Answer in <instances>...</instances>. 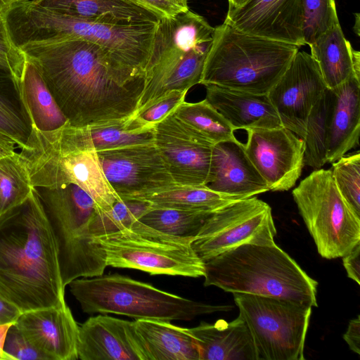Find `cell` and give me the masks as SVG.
<instances>
[{"mask_svg": "<svg viewBox=\"0 0 360 360\" xmlns=\"http://www.w3.org/2000/svg\"><path fill=\"white\" fill-rule=\"evenodd\" d=\"M74 127L132 117L145 77L103 46L72 38L20 50Z\"/></svg>", "mask_w": 360, "mask_h": 360, "instance_id": "6da1fadb", "label": "cell"}, {"mask_svg": "<svg viewBox=\"0 0 360 360\" xmlns=\"http://www.w3.org/2000/svg\"><path fill=\"white\" fill-rule=\"evenodd\" d=\"M0 295L22 313L66 304L55 240L34 188L0 214Z\"/></svg>", "mask_w": 360, "mask_h": 360, "instance_id": "7a4b0ae2", "label": "cell"}, {"mask_svg": "<svg viewBox=\"0 0 360 360\" xmlns=\"http://www.w3.org/2000/svg\"><path fill=\"white\" fill-rule=\"evenodd\" d=\"M157 23L109 24L77 19L33 0H20L12 11L9 29L20 49L80 38L103 46L145 77Z\"/></svg>", "mask_w": 360, "mask_h": 360, "instance_id": "3957f363", "label": "cell"}, {"mask_svg": "<svg viewBox=\"0 0 360 360\" xmlns=\"http://www.w3.org/2000/svg\"><path fill=\"white\" fill-rule=\"evenodd\" d=\"M205 286L317 307L318 283L276 244H243L205 262Z\"/></svg>", "mask_w": 360, "mask_h": 360, "instance_id": "277c9868", "label": "cell"}, {"mask_svg": "<svg viewBox=\"0 0 360 360\" xmlns=\"http://www.w3.org/2000/svg\"><path fill=\"white\" fill-rule=\"evenodd\" d=\"M299 47L243 32L223 23L214 27L200 84L267 94Z\"/></svg>", "mask_w": 360, "mask_h": 360, "instance_id": "5b68a950", "label": "cell"}, {"mask_svg": "<svg viewBox=\"0 0 360 360\" xmlns=\"http://www.w3.org/2000/svg\"><path fill=\"white\" fill-rule=\"evenodd\" d=\"M68 285L82 311L88 314H115L135 320L191 321L233 308L182 297L119 274L77 278Z\"/></svg>", "mask_w": 360, "mask_h": 360, "instance_id": "8992f818", "label": "cell"}, {"mask_svg": "<svg viewBox=\"0 0 360 360\" xmlns=\"http://www.w3.org/2000/svg\"><path fill=\"white\" fill-rule=\"evenodd\" d=\"M50 226L64 287L80 277L103 274L105 254L90 232L95 202L75 184L34 188Z\"/></svg>", "mask_w": 360, "mask_h": 360, "instance_id": "52a82bcc", "label": "cell"}, {"mask_svg": "<svg viewBox=\"0 0 360 360\" xmlns=\"http://www.w3.org/2000/svg\"><path fill=\"white\" fill-rule=\"evenodd\" d=\"M94 238L105 252L107 266L150 275L204 276L205 262L193 249L191 240L166 233L139 220Z\"/></svg>", "mask_w": 360, "mask_h": 360, "instance_id": "ba28073f", "label": "cell"}, {"mask_svg": "<svg viewBox=\"0 0 360 360\" xmlns=\"http://www.w3.org/2000/svg\"><path fill=\"white\" fill-rule=\"evenodd\" d=\"M292 194L322 257H342L360 242V217L341 196L330 169H314Z\"/></svg>", "mask_w": 360, "mask_h": 360, "instance_id": "9c48e42d", "label": "cell"}, {"mask_svg": "<svg viewBox=\"0 0 360 360\" xmlns=\"http://www.w3.org/2000/svg\"><path fill=\"white\" fill-rule=\"evenodd\" d=\"M252 338L257 360H303L311 307L294 300L233 293Z\"/></svg>", "mask_w": 360, "mask_h": 360, "instance_id": "30bf717a", "label": "cell"}, {"mask_svg": "<svg viewBox=\"0 0 360 360\" xmlns=\"http://www.w3.org/2000/svg\"><path fill=\"white\" fill-rule=\"evenodd\" d=\"M276 234L271 207L253 196L213 212L191 246L205 262L243 244L274 245Z\"/></svg>", "mask_w": 360, "mask_h": 360, "instance_id": "8fae6325", "label": "cell"}, {"mask_svg": "<svg viewBox=\"0 0 360 360\" xmlns=\"http://www.w3.org/2000/svg\"><path fill=\"white\" fill-rule=\"evenodd\" d=\"M214 30L202 16L190 9L161 18L155 27L141 98L149 100L169 85L188 52L212 40Z\"/></svg>", "mask_w": 360, "mask_h": 360, "instance_id": "7c38bea8", "label": "cell"}, {"mask_svg": "<svg viewBox=\"0 0 360 360\" xmlns=\"http://www.w3.org/2000/svg\"><path fill=\"white\" fill-rule=\"evenodd\" d=\"M154 143L174 182L205 186L214 143L171 112L153 128Z\"/></svg>", "mask_w": 360, "mask_h": 360, "instance_id": "4fadbf2b", "label": "cell"}, {"mask_svg": "<svg viewBox=\"0 0 360 360\" xmlns=\"http://www.w3.org/2000/svg\"><path fill=\"white\" fill-rule=\"evenodd\" d=\"M246 131L245 150L269 191L292 188L304 166V140L284 127L248 129Z\"/></svg>", "mask_w": 360, "mask_h": 360, "instance_id": "5bb4252c", "label": "cell"}, {"mask_svg": "<svg viewBox=\"0 0 360 360\" xmlns=\"http://www.w3.org/2000/svg\"><path fill=\"white\" fill-rule=\"evenodd\" d=\"M97 155L121 199L176 184L154 142L100 150Z\"/></svg>", "mask_w": 360, "mask_h": 360, "instance_id": "9a60e30c", "label": "cell"}, {"mask_svg": "<svg viewBox=\"0 0 360 360\" xmlns=\"http://www.w3.org/2000/svg\"><path fill=\"white\" fill-rule=\"evenodd\" d=\"M327 89L311 54L298 50L267 95L281 125L303 139L309 114Z\"/></svg>", "mask_w": 360, "mask_h": 360, "instance_id": "2e32d148", "label": "cell"}, {"mask_svg": "<svg viewBox=\"0 0 360 360\" xmlns=\"http://www.w3.org/2000/svg\"><path fill=\"white\" fill-rule=\"evenodd\" d=\"M224 22L248 34L305 45L302 0H248L238 7L229 6Z\"/></svg>", "mask_w": 360, "mask_h": 360, "instance_id": "e0dca14e", "label": "cell"}, {"mask_svg": "<svg viewBox=\"0 0 360 360\" xmlns=\"http://www.w3.org/2000/svg\"><path fill=\"white\" fill-rule=\"evenodd\" d=\"M77 354L82 360H148L134 321L105 314L79 326Z\"/></svg>", "mask_w": 360, "mask_h": 360, "instance_id": "ac0fdd59", "label": "cell"}, {"mask_svg": "<svg viewBox=\"0 0 360 360\" xmlns=\"http://www.w3.org/2000/svg\"><path fill=\"white\" fill-rule=\"evenodd\" d=\"M15 324L49 360L78 359L79 326L66 304L22 312Z\"/></svg>", "mask_w": 360, "mask_h": 360, "instance_id": "d6986e66", "label": "cell"}, {"mask_svg": "<svg viewBox=\"0 0 360 360\" xmlns=\"http://www.w3.org/2000/svg\"><path fill=\"white\" fill-rule=\"evenodd\" d=\"M205 186L238 199L269 191L266 182L248 157L244 144L237 139L214 145Z\"/></svg>", "mask_w": 360, "mask_h": 360, "instance_id": "ffe728a7", "label": "cell"}, {"mask_svg": "<svg viewBox=\"0 0 360 360\" xmlns=\"http://www.w3.org/2000/svg\"><path fill=\"white\" fill-rule=\"evenodd\" d=\"M205 99L234 130L283 127L267 94H256L207 84Z\"/></svg>", "mask_w": 360, "mask_h": 360, "instance_id": "44dd1931", "label": "cell"}, {"mask_svg": "<svg viewBox=\"0 0 360 360\" xmlns=\"http://www.w3.org/2000/svg\"><path fill=\"white\" fill-rule=\"evenodd\" d=\"M199 351L200 360H257L250 331L239 315L227 322H201L188 328Z\"/></svg>", "mask_w": 360, "mask_h": 360, "instance_id": "7402d4cb", "label": "cell"}, {"mask_svg": "<svg viewBox=\"0 0 360 360\" xmlns=\"http://www.w3.org/2000/svg\"><path fill=\"white\" fill-rule=\"evenodd\" d=\"M153 128L143 127L134 118H125L85 127H74L67 122L57 129V131L68 143L80 148L94 149L97 152L153 143Z\"/></svg>", "mask_w": 360, "mask_h": 360, "instance_id": "603a6c76", "label": "cell"}, {"mask_svg": "<svg viewBox=\"0 0 360 360\" xmlns=\"http://www.w3.org/2000/svg\"><path fill=\"white\" fill-rule=\"evenodd\" d=\"M334 94L327 145V162L333 163L359 146L360 77L353 76L331 89Z\"/></svg>", "mask_w": 360, "mask_h": 360, "instance_id": "cb8c5ba5", "label": "cell"}, {"mask_svg": "<svg viewBox=\"0 0 360 360\" xmlns=\"http://www.w3.org/2000/svg\"><path fill=\"white\" fill-rule=\"evenodd\" d=\"M70 18L109 24L157 23L161 19L130 0H33Z\"/></svg>", "mask_w": 360, "mask_h": 360, "instance_id": "d4e9b609", "label": "cell"}, {"mask_svg": "<svg viewBox=\"0 0 360 360\" xmlns=\"http://www.w3.org/2000/svg\"><path fill=\"white\" fill-rule=\"evenodd\" d=\"M323 79L329 89L353 76L360 77V53L352 49L337 23L309 45Z\"/></svg>", "mask_w": 360, "mask_h": 360, "instance_id": "484cf974", "label": "cell"}, {"mask_svg": "<svg viewBox=\"0 0 360 360\" xmlns=\"http://www.w3.org/2000/svg\"><path fill=\"white\" fill-rule=\"evenodd\" d=\"M134 324L148 360H200L188 328L158 319H136Z\"/></svg>", "mask_w": 360, "mask_h": 360, "instance_id": "4316f807", "label": "cell"}, {"mask_svg": "<svg viewBox=\"0 0 360 360\" xmlns=\"http://www.w3.org/2000/svg\"><path fill=\"white\" fill-rule=\"evenodd\" d=\"M20 86L32 127L40 131H52L68 122L40 72L27 58Z\"/></svg>", "mask_w": 360, "mask_h": 360, "instance_id": "83f0119b", "label": "cell"}, {"mask_svg": "<svg viewBox=\"0 0 360 360\" xmlns=\"http://www.w3.org/2000/svg\"><path fill=\"white\" fill-rule=\"evenodd\" d=\"M148 203L150 207L214 212L238 199L213 191L206 186L174 184L157 191L127 197Z\"/></svg>", "mask_w": 360, "mask_h": 360, "instance_id": "f1b7e54d", "label": "cell"}, {"mask_svg": "<svg viewBox=\"0 0 360 360\" xmlns=\"http://www.w3.org/2000/svg\"><path fill=\"white\" fill-rule=\"evenodd\" d=\"M32 129L20 82L0 65V133L11 138L21 149L26 145Z\"/></svg>", "mask_w": 360, "mask_h": 360, "instance_id": "f546056e", "label": "cell"}, {"mask_svg": "<svg viewBox=\"0 0 360 360\" xmlns=\"http://www.w3.org/2000/svg\"><path fill=\"white\" fill-rule=\"evenodd\" d=\"M334 94L327 89L312 107L307 120L304 162L314 169L327 162V145Z\"/></svg>", "mask_w": 360, "mask_h": 360, "instance_id": "4dcf8cb0", "label": "cell"}, {"mask_svg": "<svg viewBox=\"0 0 360 360\" xmlns=\"http://www.w3.org/2000/svg\"><path fill=\"white\" fill-rule=\"evenodd\" d=\"M172 113L214 144L236 139L230 123L205 98L184 101Z\"/></svg>", "mask_w": 360, "mask_h": 360, "instance_id": "1f68e13d", "label": "cell"}, {"mask_svg": "<svg viewBox=\"0 0 360 360\" xmlns=\"http://www.w3.org/2000/svg\"><path fill=\"white\" fill-rule=\"evenodd\" d=\"M213 212L150 207L140 219L143 224L175 236L192 240Z\"/></svg>", "mask_w": 360, "mask_h": 360, "instance_id": "d6a6232c", "label": "cell"}, {"mask_svg": "<svg viewBox=\"0 0 360 360\" xmlns=\"http://www.w3.org/2000/svg\"><path fill=\"white\" fill-rule=\"evenodd\" d=\"M33 189L19 153L0 158V214L22 203Z\"/></svg>", "mask_w": 360, "mask_h": 360, "instance_id": "836d02e7", "label": "cell"}, {"mask_svg": "<svg viewBox=\"0 0 360 360\" xmlns=\"http://www.w3.org/2000/svg\"><path fill=\"white\" fill-rule=\"evenodd\" d=\"M150 208L140 200L120 199L106 212H96L90 223L94 238L112 233L130 226Z\"/></svg>", "mask_w": 360, "mask_h": 360, "instance_id": "e575fe53", "label": "cell"}, {"mask_svg": "<svg viewBox=\"0 0 360 360\" xmlns=\"http://www.w3.org/2000/svg\"><path fill=\"white\" fill-rule=\"evenodd\" d=\"M331 173L341 196L360 217V153L344 155L332 163Z\"/></svg>", "mask_w": 360, "mask_h": 360, "instance_id": "d590c367", "label": "cell"}, {"mask_svg": "<svg viewBox=\"0 0 360 360\" xmlns=\"http://www.w3.org/2000/svg\"><path fill=\"white\" fill-rule=\"evenodd\" d=\"M302 6L305 45H311L331 27L339 23L335 0H302Z\"/></svg>", "mask_w": 360, "mask_h": 360, "instance_id": "8d00e7d4", "label": "cell"}, {"mask_svg": "<svg viewBox=\"0 0 360 360\" xmlns=\"http://www.w3.org/2000/svg\"><path fill=\"white\" fill-rule=\"evenodd\" d=\"M188 90H174L155 101L148 108L133 117L143 127H154L185 101Z\"/></svg>", "mask_w": 360, "mask_h": 360, "instance_id": "74e56055", "label": "cell"}, {"mask_svg": "<svg viewBox=\"0 0 360 360\" xmlns=\"http://www.w3.org/2000/svg\"><path fill=\"white\" fill-rule=\"evenodd\" d=\"M4 350L11 360H49L45 354L33 346L15 323L7 331Z\"/></svg>", "mask_w": 360, "mask_h": 360, "instance_id": "f35d334b", "label": "cell"}, {"mask_svg": "<svg viewBox=\"0 0 360 360\" xmlns=\"http://www.w3.org/2000/svg\"><path fill=\"white\" fill-rule=\"evenodd\" d=\"M25 61V54L13 43L5 20L0 17V65L20 82Z\"/></svg>", "mask_w": 360, "mask_h": 360, "instance_id": "ab89813d", "label": "cell"}, {"mask_svg": "<svg viewBox=\"0 0 360 360\" xmlns=\"http://www.w3.org/2000/svg\"><path fill=\"white\" fill-rule=\"evenodd\" d=\"M160 18H169L189 10L188 0H130Z\"/></svg>", "mask_w": 360, "mask_h": 360, "instance_id": "60d3db41", "label": "cell"}, {"mask_svg": "<svg viewBox=\"0 0 360 360\" xmlns=\"http://www.w3.org/2000/svg\"><path fill=\"white\" fill-rule=\"evenodd\" d=\"M347 276L360 284V242L342 257Z\"/></svg>", "mask_w": 360, "mask_h": 360, "instance_id": "b9f144b4", "label": "cell"}, {"mask_svg": "<svg viewBox=\"0 0 360 360\" xmlns=\"http://www.w3.org/2000/svg\"><path fill=\"white\" fill-rule=\"evenodd\" d=\"M343 339L347 343L349 349L357 354H360V317L352 319L348 325Z\"/></svg>", "mask_w": 360, "mask_h": 360, "instance_id": "7bdbcfd3", "label": "cell"}, {"mask_svg": "<svg viewBox=\"0 0 360 360\" xmlns=\"http://www.w3.org/2000/svg\"><path fill=\"white\" fill-rule=\"evenodd\" d=\"M21 313L16 306L0 295V326L15 323Z\"/></svg>", "mask_w": 360, "mask_h": 360, "instance_id": "ee69618b", "label": "cell"}, {"mask_svg": "<svg viewBox=\"0 0 360 360\" xmlns=\"http://www.w3.org/2000/svg\"><path fill=\"white\" fill-rule=\"evenodd\" d=\"M15 145L11 138L0 133V158L14 153Z\"/></svg>", "mask_w": 360, "mask_h": 360, "instance_id": "f6af8a7d", "label": "cell"}, {"mask_svg": "<svg viewBox=\"0 0 360 360\" xmlns=\"http://www.w3.org/2000/svg\"><path fill=\"white\" fill-rule=\"evenodd\" d=\"M11 324L13 323H6L0 326V360H11L10 356L4 350L6 335Z\"/></svg>", "mask_w": 360, "mask_h": 360, "instance_id": "bcb514c9", "label": "cell"}, {"mask_svg": "<svg viewBox=\"0 0 360 360\" xmlns=\"http://www.w3.org/2000/svg\"><path fill=\"white\" fill-rule=\"evenodd\" d=\"M17 1L18 0H0V17L4 19L6 14Z\"/></svg>", "mask_w": 360, "mask_h": 360, "instance_id": "7dc6e473", "label": "cell"}, {"mask_svg": "<svg viewBox=\"0 0 360 360\" xmlns=\"http://www.w3.org/2000/svg\"><path fill=\"white\" fill-rule=\"evenodd\" d=\"M229 6L238 7L245 4L248 0H228Z\"/></svg>", "mask_w": 360, "mask_h": 360, "instance_id": "c3c4849f", "label": "cell"}]
</instances>
